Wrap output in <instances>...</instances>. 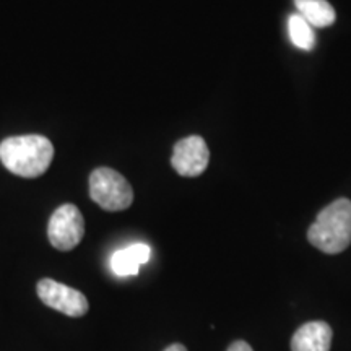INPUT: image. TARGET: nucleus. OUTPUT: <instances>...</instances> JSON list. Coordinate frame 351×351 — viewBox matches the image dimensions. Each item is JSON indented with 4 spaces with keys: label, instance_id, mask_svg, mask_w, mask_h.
I'll return each mask as SVG.
<instances>
[{
    "label": "nucleus",
    "instance_id": "nucleus-3",
    "mask_svg": "<svg viewBox=\"0 0 351 351\" xmlns=\"http://www.w3.org/2000/svg\"><path fill=\"white\" fill-rule=\"evenodd\" d=\"M90 197L103 210L121 212L134 202V191L129 181L111 168H98L90 176Z\"/></svg>",
    "mask_w": 351,
    "mask_h": 351
},
{
    "label": "nucleus",
    "instance_id": "nucleus-9",
    "mask_svg": "<svg viewBox=\"0 0 351 351\" xmlns=\"http://www.w3.org/2000/svg\"><path fill=\"white\" fill-rule=\"evenodd\" d=\"M298 15L315 28H326L335 21V10L327 0H295Z\"/></svg>",
    "mask_w": 351,
    "mask_h": 351
},
{
    "label": "nucleus",
    "instance_id": "nucleus-8",
    "mask_svg": "<svg viewBox=\"0 0 351 351\" xmlns=\"http://www.w3.org/2000/svg\"><path fill=\"white\" fill-rule=\"evenodd\" d=\"M152 249L150 245L137 243L129 247L116 251L111 257V269L117 276H130L137 275L140 265L150 261Z\"/></svg>",
    "mask_w": 351,
    "mask_h": 351
},
{
    "label": "nucleus",
    "instance_id": "nucleus-5",
    "mask_svg": "<svg viewBox=\"0 0 351 351\" xmlns=\"http://www.w3.org/2000/svg\"><path fill=\"white\" fill-rule=\"evenodd\" d=\"M38 296L46 306L59 311L70 317H82L88 313L90 306L83 293L62 285L56 280L44 278L38 283Z\"/></svg>",
    "mask_w": 351,
    "mask_h": 351
},
{
    "label": "nucleus",
    "instance_id": "nucleus-10",
    "mask_svg": "<svg viewBox=\"0 0 351 351\" xmlns=\"http://www.w3.org/2000/svg\"><path fill=\"white\" fill-rule=\"evenodd\" d=\"M288 32H289V39H291L293 44L300 49L311 51L315 44V34L313 26H311L307 21L302 19L301 15H289L288 19Z\"/></svg>",
    "mask_w": 351,
    "mask_h": 351
},
{
    "label": "nucleus",
    "instance_id": "nucleus-7",
    "mask_svg": "<svg viewBox=\"0 0 351 351\" xmlns=\"http://www.w3.org/2000/svg\"><path fill=\"white\" fill-rule=\"evenodd\" d=\"M332 328L327 322H307L291 339V351H330Z\"/></svg>",
    "mask_w": 351,
    "mask_h": 351
},
{
    "label": "nucleus",
    "instance_id": "nucleus-2",
    "mask_svg": "<svg viewBox=\"0 0 351 351\" xmlns=\"http://www.w3.org/2000/svg\"><path fill=\"white\" fill-rule=\"evenodd\" d=\"M309 243L326 254H340L351 244V200L327 205L307 231Z\"/></svg>",
    "mask_w": 351,
    "mask_h": 351
},
{
    "label": "nucleus",
    "instance_id": "nucleus-4",
    "mask_svg": "<svg viewBox=\"0 0 351 351\" xmlns=\"http://www.w3.org/2000/svg\"><path fill=\"white\" fill-rule=\"evenodd\" d=\"M51 244L59 251H72L85 236V219L80 210L72 204H64L52 213L47 226Z\"/></svg>",
    "mask_w": 351,
    "mask_h": 351
},
{
    "label": "nucleus",
    "instance_id": "nucleus-12",
    "mask_svg": "<svg viewBox=\"0 0 351 351\" xmlns=\"http://www.w3.org/2000/svg\"><path fill=\"white\" fill-rule=\"evenodd\" d=\"M165 351H187V350H186V346L181 345V343H174V345L168 346V348H166Z\"/></svg>",
    "mask_w": 351,
    "mask_h": 351
},
{
    "label": "nucleus",
    "instance_id": "nucleus-1",
    "mask_svg": "<svg viewBox=\"0 0 351 351\" xmlns=\"http://www.w3.org/2000/svg\"><path fill=\"white\" fill-rule=\"evenodd\" d=\"M54 158V145L43 135L8 137L0 143V161L20 178H39L46 173Z\"/></svg>",
    "mask_w": 351,
    "mask_h": 351
},
{
    "label": "nucleus",
    "instance_id": "nucleus-6",
    "mask_svg": "<svg viewBox=\"0 0 351 351\" xmlns=\"http://www.w3.org/2000/svg\"><path fill=\"white\" fill-rule=\"evenodd\" d=\"M210 152L205 140L199 135H191L174 145L171 165L184 178H197L207 169Z\"/></svg>",
    "mask_w": 351,
    "mask_h": 351
},
{
    "label": "nucleus",
    "instance_id": "nucleus-11",
    "mask_svg": "<svg viewBox=\"0 0 351 351\" xmlns=\"http://www.w3.org/2000/svg\"><path fill=\"white\" fill-rule=\"evenodd\" d=\"M228 351H254V350H252V346L247 343V341L238 340V341H234V343L230 345Z\"/></svg>",
    "mask_w": 351,
    "mask_h": 351
}]
</instances>
